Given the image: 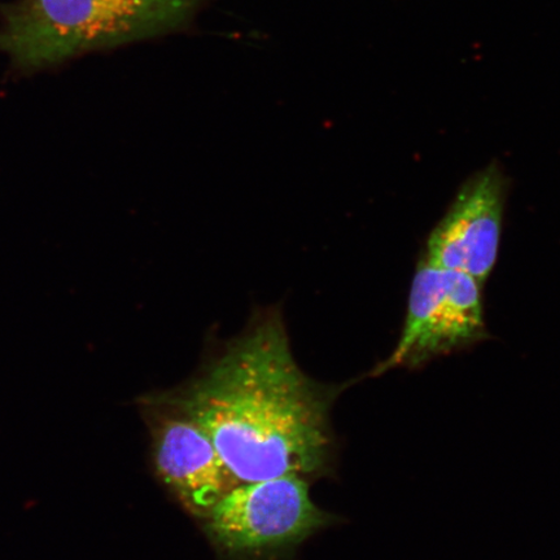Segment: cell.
Instances as JSON below:
<instances>
[{"label":"cell","instance_id":"1","mask_svg":"<svg viewBox=\"0 0 560 560\" xmlns=\"http://www.w3.org/2000/svg\"><path fill=\"white\" fill-rule=\"evenodd\" d=\"M207 341L187 381L151 394L192 418L240 482L338 476V398L366 375L322 383L292 353L282 304L255 306L234 338Z\"/></svg>","mask_w":560,"mask_h":560},{"label":"cell","instance_id":"2","mask_svg":"<svg viewBox=\"0 0 560 560\" xmlns=\"http://www.w3.org/2000/svg\"><path fill=\"white\" fill-rule=\"evenodd\" d=\"M201 0H19L4 12L0 55L39 70L186 26Z\"/></svg>","mask_w":560,"mask_h":560},{"label":"cell","instance_id":"3","mask_svg":"<svg viewBox=\"0 0 560 560\" xmlns=\"http://www.w3.org/2000/svg\"><path fill=\"white\" fill-rule=\"evenodd\" d=\"M312 485L283 475L231 489L198 523L215 560H295L301 546L342 522L313 501Z\"/></svg>","mask_w":560,"mask_h":560},{"label":"cell","instance_id":"4","mask_svg":"<svg viewBox=\"0 0 560 560\" xmlns=\"http://www.w3.org/2000/svg\"><path fill=\"white\" fill-rule=\"evenodd\" d=\"M481 290L472 277L422 258L412 278L400 339L366 376L396 369L419 370L488 340Z\"/></svg>","mask_w":560,"mask_h":560},{"label":"cell","instance_id":"5","mask_svg":"<svg viewBox=\"0 0 560 560\" xmlns=\"http://www.w3.org/2000/svg\"><path fill=\"white\" fill-rule=\"evenodd\" d=\"M137 408L149 430L153 478L199 523L241 482L192 418L151 392L137 398Z\"/></svg>","mask_w":560,"mask_h":560},{"label":"cell","instance_id":"6","mask_svg":"<svg viewBox=\"0 0 560 560\" xmlns=\"http://www.w3.org/2000/svg\"><path fill=\"white\" fill-rule=\"evenodd\" d=\"M508 178L489 165L460 187L425 244L424 260L485 285L499 258Z\"/></svg>","mask_w":560,"mask_h":560}]
</instances>
